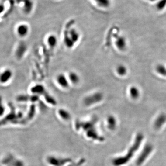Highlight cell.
<instances>
[{"mask_svg":"<svg viewBox=\"0 0 166 166\" xmlns=\"http://www.w3.org/2000/svg\"><path fill=\"white\" fill-rule=\"evenodd\" d=\"M104 94L100 91H95L87 95L83 99V103L87 106L95 105L103 101Z\"/></svg>","mask_w":166,"mask_h":166,"instance_id":"obj_1","label":"cell"},{"mask_svg":"<svg viewBox=\"0 0 166 166\" xmlns=\"http://www.w3.org/2000/svg\"><path fill=\"white\" fill-rule=\"evenodd\" d=\"M55 80L57 85L61 89L67 90L71 85L67 74L59 73L55 77Z\"/></svg>","mask_w":166,"mask_h":166,"instance_id":"obj_2","label":"cell"},{"mask_svg":"<svg viewBox=\"0 0 166 166\" xmlns=\"http://www.w3.org/2000/svg\"><path fill=\"white\" fill-rule=\"evenodd\" d=\"M13 76V71L10 68H6L2 70L0 72V85H7L12 80Z\"/></svg>","mask_w":166,"mask_h":166,"instance_id":"obj_3","label":"cell"},{"mask_svg":"<svg viewBox=\"0 0 166 166\" xmlns=\"http://www.w3.org/2000/svg\"><path fill=\"white\" fill-rule=\"evenodd\" d=\"M153 147L150 144H148L145 146L137 158V165H141L143 164L144 161L147 160V158L150 156V154L151 153Z\"/></svg>","mask_w":166,"mask_h":166,"instance_id":"obj_4","label":"cell"},{"mask_svg":"<svg viewBox=\"0 0 166 166\" xmlns=\"http://www.w3.org/2000/svg\"><path fill=\"white\" fill-rule=\"evenodd\" d=\"M30 33V27L27 24L22 23L17 26L16 33L19 37L21 38L26 37Z\"/></svg>","mask_w":166,"mask_h":166,"instance_id":"obj_5","label":"cell"},{"mask_svg":"<svg viewBox=\"0 0 166 166\" xmlns=\"http://www.w3.org/2000/svg\"><path fill=\"white\" fill-rule=\"evenodd\" d=\"M27 48L26 44L24 42L19 43L18 44L15 50V56L17 59L20 60L24 57L27 51Z\"/></svg>","mask_w":166,"mask_h":166,"instance_id":"obj_6","label":"cell"},{"mask_svg":"<svg viewBox=\"0 0 166 166\" xmlns=\"http://www.w3.org/2000/svg\"><path fill=\"white\" fill-rule=\"evenodd\" d=\"M115 44L119 50L120 51L125 50L127 46L126 39L123 36L117 35L115 36Z\"/></svg>","mask_w":166,"mask_h":166,"instance_id":"obj_7","label":"cell"},{"mask_svg":"<svg viewBox=\"0 0 166 166\" xmlns=\"http://www.w3.org/2000/svg\"><path fill=\"white\" fill-rule=\"evenodd\" d=\"M64 35L67 36L75 44L78 42L80 38V33L75 28H71Z\"/></svg>","mask_w":166,"mask_h":166,"instance_id":"obj_8","label":"cell"},{"mask_svg":"<svg viewBox=\"0 0 166 166\" xmlns=\"http://www.w3.org/2000/svg\"><path fill=\"white\" fill-rule=\"evenodd\" d=\"M67 75L71 85H78L81 82V77L76 71H69Z\"/></svg>","mask_w":166,"mask_h":166,"instance_id":"obj_9","label":"cell"},{"mask_svg":"<svg viewBox=\"0 0 166 166\" xmlns=\"http://www.w3.org/2000/svg\"><path fill=\"white\" fill-rule=\"evenodd\" d=\"M46 42L49 48L52 49H55L58 44L57 36L54 34H50L47 36Z\"/></svg>","mask_w":166,"mask_h":166,"instance_id":"obj_10","label":"cell"},{"mask_svg":"<svg viewBox=\"0 0 166 166\" xmlns=\"http://www.w3.org/2000/svg\"><path fill=\"white\" fill-rule=\"evenodd\" d=\"M30 92L33 94L42 95L45 94L46 90L44 85H43L36 84L31 87Z\"/></svg>","mask_w":166,"mask_h":166,"instance_id":"obj_11","label":"cell"},{"mask_svg":"<svg viewBox=\"0 0 166 166\" xmlns=\"http://www.w3.org/2000/svg\"><path fill=\"white\" fill-rule=\"evenodd\" d=\"M166 122V115L161 114L158 116L155 120L154 123V126L156 129L161 128Z\"/></svg>","mask_w":166,"mask_h":166,"instance_id":"obj_12","label":"cell"},{"mask_svg":"<svg viewBox=\"0 0 166 166\" xmlns=\"http://www.w3.org/2000/svg\"><path fill=\"white\" fill-rule=\"evenodd\" d=\"M116 72L119 76H125L127 73V67L123 64H119L116 67Z\"/></svg>","mask_w":166,"mask_h":166,"instance_id":"obj_13","label":"cell"},{"mask_svg":"<svg viewBox=\"0 0 166 166\" xmlns=\"http://www.w3.org/2000/svg\"><path fill=\"white\" fill-rule=\"evenodd\" d=\"M95 4L100 8L106 9L110 7L111 5L110 0H92Z\"/></svg>","mask_w":166,"mask_h":166,"instance_id":"obj_14","label":"cell"},{"mask_svg":"<svg viewBox=\"0 0 166 166\" xmlns=\"http://www.w3.org/2000/svg\"><path fill=\"white\" fill-rule=\"evenodd\" d=\"M129 94L132 99H136L139 98L140 95V91L136 86H133L130 87Z\"/></svg>","mask_w":166,"mask_h":166,"instance_id":"obj_15","label":"cell"},{"mask_svg":"<svg viewBox=\"0 0 166 166\" xmlns=\"http://www.w3.org/2000/svg\"><path fill=\"white\" fill-rule=\"evenodd\" d=\"M33 2L31 0H25L24 3V11L26 13H29L33 9Z\"/></svg>","mask_w":166,"mask_h":166,"instance_id":"obj_16","label":"cell"},{"mask_svg":"<svg viewBox=\"0 0 166 166\" xmlns=\"http://www.w3.org/2000/svg\"><path fill=\"white\" fill-rule=\"evenodd\" d=\"M157 72L161 75L166 76V68L163 65H158L156 67Z\"/></svg>","mask_w":166,"mask_h":166,"instance_id":"obj_17","label":"cell"},{"mask_svg":"<svg viewBox=\"0 0 166 166\" xmlns=\"http://www.w3.org/2000/svg\"><path fill=\"white\" fill-rule=\"evenodd\" d=\"M4 111V106L2 102V99L0 95V114H1Z\"/></svg>","mask_w":166,"mask_h":166,"instance_id":"obj_18","label":"cell"},{"mask_svg":"<svg viewBox=\"0 0 166 166\" xmlns=\"http://www.w3.org/2000/svg\"><path fill=\"white\" fill-rule=\"evenodd\" d=\"M5 10V6L3 3H0V15L4 12Z\"/></svg>","mask_w":166,"mask_h":166,"instance_id":"obj_19","label":"cell"}]
</instances>
